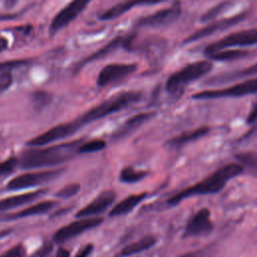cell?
Returning <instances> with one entry per match:
<instances>
[{"label":"cell","mask_w":257,"mask_h":257,"mask_svg":"<svg viewBox=\"0 0 257 257\" xmlns=\"http://www.w3.org/2000/svg\"><path fill=\"white\" fill-rule=\"evenodd\" d=\"M69 255H70L69 251L64 248H59L56 253V257H69Z\"/></svg>","instance_id":"obj_37"},{"label":"cell","mask_w":257,"mask_h":257,"mask_svg":"<svg viewBox=\"0 0 257 257\" xmlns=\"http://www.w3.org/2000/svg\"><path fill=\"white\" fill-rule=\"evenodd\" d=\"M182 8L179 2L140 18L136 22L138 27H161L175 22L181 15Z\"/></svg>","instance_id":"obj_9"},{"label":"cell","mask_w":257,"mask_h":257,"mask_svg":"<svg viewBox=\"0 0 257 257\" xmlns=\"http://www.w3.org/2000/svg\"><path fill=\"white\" fill-rule=\"evenodd\" d=\"M93 250V244L89 243L87 245H85L84 247H82L78 252L77 254L75 255V257H88L89 254L92 252Z\"/></svg>","instance_id":"obj_34"},{"label":"cell","mask_w":257,"mask_h":257,"mask_svg":"<svg viewBox=\"0 0 257 257\" xmlns=\"http://www.w3.org/2000/svg\"><path fill=\"white\" fill-rule=\"evenodd\" d=\"M243 172L244 167L237 162L223 165L200 182L194 184L193 186L185 188L171 196L167 200V204L170 206H176L183 200L190 197L218 194L226 187L227 183L230 180L241 175Z\"/></svg>","instance_id":"obj_2"},{"label":"cell","mask_w":257,"mask_h":257,"mask_svg":"<svg viewBox=\"0 0 257 257\" xmlns=\"http://www.w3.org/2000/svg\"><path fill=\"white\" fill-rule=\"evenodd\" d=\"M234 3L231 1H223L220 2L218 4H216L215 6L211 7L210 9H208L205 13L202 14L200 20L202 22H209L211 20H213L215 17L221 15L222 13H224L226 10H228Z\"/></svg>","instance_id":"obj_27"},{"label":"cell","mask_w":257,"mask_h":257,"mask_svg":"<svg viewBox=\"0 0 257 257\" xmlns=\"http://www.w3.org/2000/svg\"><path fill=\"white\" fill-rule=\"evenodd\" d=\"M257 74V62L254 63L253 65L237 70V71H232V72H226V73H222L219 74L217 76L212 77L209 81L210 83H223V82H228L231 80H237L240 78H243L245 76H250V75H254Z\"/></svg>","instance_id":"obj_23"},{"label":"cell","mask_w":257,"mask_h":257,"mask_svg":"<svg viewBox=\"0 0 257 257\" xmlns=\"http://www.w3.org/2000/svg\"><path fill=\"white\" fill-rule=\"evenodd\" d=\"M210 131H211L210 126L203 125V126L195 128V130L185 132L179 136H176V137L172 138L171 140H169L167 144L173 148H181L189 143H192V142H195L197 140L204 138L205 136H207L210 133Z\"/></svg>","instance_id":"obj_19"},{"label":"cell","mask_w":257,"mask_h":257,"mask_svg":"<svg viewBox=\"0 0 257 257\" xmlns=\"http://www.w3.org/2000/svg\"><path fill=\"white\" fill-rule=\"evenodd\" d=\"M155 115L154 111H147V112H140L137 113L135 115H133L132 117H130L124 123L123 125L120 127V130L117 132L116 136L117 137H122L126 134H130L131 132L137 130L139 126H141L142 124H144L145 122H147L149 119H151L153 116Z\"/></svg>","instance_id":"obj_24"},{"label":"cell","mask_w":257,"mask_h":257,"mask_svg":"<svg viewBox=\"0 0 257 257\" xmlns=\"http://www.w3.org/2000/svg\"><path fill=\"white\" fill-rule=\"evenodd\" d=\"M257 121V102L253 104L251 110L249 111L247 117H246V123L247 124H253Z\"/></svg>","instance_id":"obj_33"},{"label":"cell","mask_w":257,"mask_h":257,"mask_svg":"<svg viewBox=\"0 0 257 257\" xmlns=\"http://www.w3.org/2000/svg\"><path fill=\"white\" fill-rule=\"evenodd\" d=\"M212 69L213 63L210 60H199L188 63L168 77L166 90L172 95H178L183 92L185 86L202 78Z\"/></svg>","instance_id":"obj_4"},{"label":"cell","mask_w":257,"mask_h":257,"mask_svg":"<svg viewBox=\"0 0 257 257\" xmlns=\"http://www.w3.org/2000/svg\"><path fill=\"white\" fill-rule=\"evenodd\" d=\"M55 202L53 201H42L39 202L37 204L31 205L19 212L13 213V214H8L5 216H2L0 218V220L2 221H11V220H17L20 218H26V217H31V216H36V215H41L44 213H47L48 211H50L54 206H55Z\"/></svg>","instance_id":"obj_17"},{"label":"cell","mask_w":257,"mask_h":257,"mask_svg":"<svg viewBox=\"0 0 257 257\" xmlns=\"http://www.w3.org/2000/svg\"><path fill=\"white\" fill-rule=\"evenodd\" d=\"M80 190V185L78 183H70L65 185L59 191L56 192L55 196L62 199H68L75 196Z\"/></svg>","instance_id":"obj_31"},{"label":"cell","mask_w":257,"mask_h":257,"mask_svg":"<svg viewBox=\"0 0 257 257\" xmlns=\"http://www.w3.org/2000/svg\"><path fill=\"white\" fill-rule=\"evenodd\" d=\"M147 175L148 172L146 171H138L135 168L125 167L119 173V180L125 184H133L145 179Z\"/></svg>","instance_id":"obj_26"},{"label":"cell","mask_w":257,"mask_h":257,"mask_svg":"<svg viewBox=\"0 0 257 257\" xmlns=\"http://www.w3.org/2000/svg\"><path fill=\"white\" fill-rule=\"evenodd\" d=\"M115 200V193L113 191H104L97 195L91 202L81 208L76 214L77 218H89L105 212Z\"/></svg>","instance_id":"obj_15"},{"label":"cell","mask_w":257,"mask_h":257,"mask_svg":"<svg viewBox=\"0 0 257 257\" xmlns=\"http://www.w3.org/2000/svg\"><path fill=\"white\" fill-rule=\"evenodd\" d=\"M257 93V76L241 82H237L231 86L220 89H206L192 94L193 99H217L226 97H242L248 94Z\"/></svg>","instance_id":"obj_6"},{"label":"cell","mask_w":257,"mask_h":257,"mask_svg":"<svg viewBox=\"0 0 257 257\" xmlns=\"http://www.w3.org/2000/svg\"><path fill=\"white\" fill-rule=\"evenodd\" d=\"M79 130L80 127L74 119L71 121L59 123L57 125L50 127L46 132L32 138L27 142V145L31 147H42L50 143H54L63 140L67 137H70Z\"/></svg>","instance_id":"obj_7"},{"label":"cell","mask_w":257,"mask_h":257,"mask_svg":"<svg viewBox=\"0 0 257 257\" xmlns=\"http://www.w3.org/2000/svg\"><path fill=\"white\" fill-rule=\"evenodd\" d=\"M147 197V193H140V194H133L127 196L126 198L119 201L116 205L112 207L109 211L110 217H117L121 215H125L133 211L145 198Z\"/></svg>","instance_id":"obj_21"},{"label":"cell","mask_w":257,"mask_h":257,"mask_svg":"<svg viewBox=\"0 0 257 257\" xmlns=\"http://www.w3.org/2000/svg\"><path fill=\"white\" fill-rule=\"evenodd\" d=\"M213 222L211 220V212L208 208L198 210L187 222L184 237H198L209 234L213 230Z\"/></svg>","instance_id":"obj_14"},{"label":"cell","mask_w":257,"mask_h":257,"mask_svg":"<svg viewBox=\"0 0 257 257\" xmlns=\"http://www.w3.org/2000/svg\"><path fill=\"white\" fill-rule=\"evenodd\" d=\"M106 147L105 141L101 139H95L88 142H83V144L79 147L78 153L79 154H89V153H96L103 150Z\"/></svg>","instance_id":"obj_28"},{"label":"cell","mask_w":257,"mask_h":257,"mask_svg":"<svg viewBox=\"0 0 257 257\" xmlns=\"http://www.w3.org/2000/svg\"><path fill=\"white\" fill-rule=\"evenodd\" d=\"M142 98V94L139 91H124L116 95L111 96L110 98L98 103L92 108L88 109L82 115L78 116L74 120L81 127L83 124L95 121L99 118H102L106 115L117 112L127 106L138 102Z\"/></svg>","instance_id":"obj_3"},{"label":"cell","mask_w":257,"mask_h":257,"mask_svg":"<svg viewBox=\"0 0 257 257\" xmlns=\"http://www.w3.org/2000/svg\"><path fill=\"white\" fill-rule=\"evenodd\" d=\"M138 68L136 63H110L105 65L98 73L96 83L100 87L114 83L131 74Z\"/></svg>","instance_id":"obj_13"},{"label":"cell","mask_w":257,"mask_h":257,"mask_svg":"<svg viewBox=\"0 0 257 257\" xmlns=\"http://www.w3.org/2000/svg\"><path fill=\"white\" fill-rule=\"evenodd\" d=\"M61 172L62 170H45L21 174L14 177L8 182L7 189L22 190L26 188H31L57 178Z\"/></svg>","instance_id":"obj_8"},{"label":"cell","mask_w":257,"mask_h":257,"mask_svg":"<svg viewBox=\"0 0 257 257\" xmlns=\"http://www.w3.org/2000/svg\"><path fill=\"white\" fill-rule=\"evenodd\" d=\"M19 166V159L15 156L9 157L5 161L0 163V176H7L15 171Z\"/></svg>","instance_id":"obj_30"},{"label":"cell","mask_w":257,"mask_h":257,"mask_svg":"<svg viewBox=\"0 0 257 257\" xmlns=\"http://www.w3.org/2000/svg\"><path fill=\"white\" fill-rule=\"evenodd\" d=\"M88 4L89 1L87 0H75L68 3L52 19L49 26V32L55 34L60 29L67 26L86 8Z\"/></svg>","instance_id":"obj_12"},{"label":"cell","mask_w":257,"mask_h":257,"mask_svg":"<svg viewBox=\"0 0 257 257\" xmlns=\"http://www.w3.org/2000/svg\"><path fill=\"white\" fill-rule=\"evenodd\" d=\"M257 45V28L243 29L230 33L221 39L208 44L204 49V54L209 56L217 51L230 49L231 47H245Z\"/></svg>","instance_id":"obj_5"},{"label":"cell","mask_w":257,"mask_h":257,"mask_svg":"<svg viewBox=\"0 0 257 257\" xmlns=\"http://www.w3.org/2000/svg\"><path fill=\"white\" fill-rule=\"evenodd\" d=\"M156 242H157V238L155 236L147 235V236L143 237L142 239L124 246L120 250L117 257H130L134 254H138L140 252L146 251V250L150 249L151 247H153L156 244Z\"/></svg>","instance_id":"obj_22"},{"label":"cell","mask_w":257,"mask_h":257,"mask_svg":"<svg viewBox=\"0 0 257 257\" xmlns=\"http://www.w3.org/2000/svg\"><path fill=\"white\" fill-rule=\"evenodd\" d=\"M8 46H9L8 39L3 36H0V52L5 51L8 48Z\"/></svg>","instance_id":"obj_36"},{"label":"cell","mask_w":257,"mask_h":257,"mask_svg":"<svg viewBox=\"0 0 257 257\" xmlns=\"http://www.w3.org/2000/svg\"><path fill=\"white\" fill-rule=\"evenodd\" d=\"M51 250H52V244H50V243L43 244L40 247V249L37 251V256L38 257H45L46 255H48L50 253Z\"/></svg>","instance_id":"obj_35"},{"label":"cell","mask_w":257,"mask_h":257,"mask_svg":"<svg viewBox=\"0 0 257 257\" xmlns=\"http://www.w3.org/2000/svg\"><path fill=\"white\" fill-rule=\"evenodd\" d=\"M103 221L102 218L99 217H89V218H81L79 220L73 221L61 228H59L53 235V240L56 243H63L67 240H70L83 232L94 228L101 224Z\"/></svg>","instance_id":"obj_11"},{"label":"cell","mask_w":257,"mask_h":257,"mask_svg":"<svg viewBox=\"0 0 257 257\" xmlns=\"http://www.w3.org/2000/svg\"><path fill=\"white\" fill-rule=\"evenodd\" d=\"M25 248L22 244H17L7 251L3 252L0 257H24L25 256Z\"/></svg>","instance_id":"obj_32"},{"label":"cell","mask_w":257,"mask_h":257,"mask_svg":"<svg viewBox=\"0 0 257 257\" xmlns=\"http://www.w3.org/2000/svg\"><path fill=\"white\" fill-rule=\"evenodd\" d=\"M179 257H202V254L199 252H189L180 255Z\"/></svg>","instance_id":"obj_38"},{"label":"cell","mask_w":257,"mask_h":257,"mask_svg":"<svg viewBox=\"0 0 257 257\" xmlns=\"http://www.w3.org/2000/svg\"><path fill=\"white\" fill-rule=\"evenodd\" d=\"M160 2H151V1H125L120 2L112 7L105 10L103 13L99 15V19L101 20H112L115 18L120 17L122 14L131 10L133 7L137 5H153V4H159Z\"/></svg>","instance_id":"obj_20"},{"label":"cell","mask_w":257,"mask_h":257,"mask_svg":"<svg viewBox=\"0 0 257 257\" xmlns=\"http://www.w3.org/2000/svg\"><path fill=\"white\" fill-rule=\"evenodd\" d=\"M247 14H248V12L244 11V12L238 13L236 15H233L231 17L218 19V20H216L212 23H209L206 26H204L203 28H200V29L196 30L195 32H193L192 34H190L184 40V44H188V43H192L194 41H198V40H200L204 37H207V36H210V35L216 33L217 31L226 30V29L236 25L240 21L244 20L247 17Z\"/></svg>","instance_id":"obj_10"},{"label":"cell","mask_w":257,"mask_h":257,"mask_svg":"<svg viewBox=\"0 0 257 257\" xmlns=\"http://www.w3.org/2000/svg\"><path fill=\"white\" fill-rule=\"evenodd\" d=\"M249 54H250V51H248V50H243V49H239V48H230V49H224V50L217 51L207 57L210 60L231 61V60L245 58Z\"/></svg>","instance_id":"obj_25"},{"label":"cell","mask_w":257,"mask_h":257,"mask_svg":"<svg viewBox=\"0 0 257 257\" xmlns=\"http://www.w3.org/2000/svg\"><path fill=\"white\" fill-rule=\"evenodd\" d=\"M45 192H46V189H44V190L41 189V190H37L34 192L18 194V195H14V196H10V197L1 199L0 200V212L11 210V209L17 208L19 206L28 204V203L34 201L35 199H37L38 197H40Z\"/></svg>","instance_id":"obj_18"},{"label":"cell","mask_w":257,"mask_h":257,"mask_svg":"<svg viewBox=\"0 0 257 257\" xmlns=\"http://www.w3.org/2000/svg\"><path fill=\"white\" fill-rule=\"evenodd\" d=\"M133 38L134 36L131 35V36H117L115 38H113L112 40H110L107 44H105L103 47H101L100 49H98L97 51H95L94 53H92L91 55H89L88 57H86L85 59H83L80 63H79V66H82L84 64H87L91 61H94V60H97L99 58H102L104 57L105 55L113 52L114 50H116L118 47H127L130 46L131 42L133 41Z\"/></svg>","instance_id":"obj_16"},{"label":"cell","mask_w":257,"mask_h":257,"mask_svg":"<svg viewBox=\"0 0 257 257\" xmlns=\"http://www.w3.org/2000/svg\"><path fill=\"white\" fill-rule=\"evenodd\" d=\"M237 163L241 164L243 167L249 166L252 168H257V153L254 152H239L235 156Z\"/></svg>","instance_id":"obj_29"},{"label":"cell","mask_w":257,"mask_h":257,"mask_svg":"<svg viewBox=\"0 0 257 257\" xmlns=\"http://www.w3.org/2000/svg\"><path fill=\"white\" fill-rule=\"evenodd\" d=\"M83 139L61 143L43 148H32L22 152L19 159V167L22 169H39L59 165L74 158Z\"/></svg>","instance_id":"obj_1"}]
</instances>
